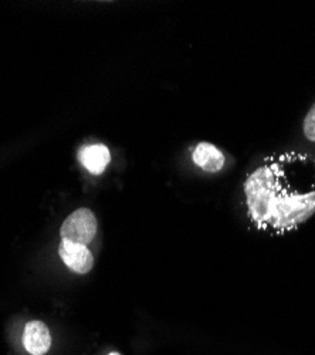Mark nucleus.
I'll list each match as a JSON object with an SVG mask.
<instances>
[{
  "instance_id": "7ed1b4c3",
  "label": "nucleus",
  "mask_w": 315,
  "mask_h": 355,
  "mask_svg": "<svg viewBox=\"0 0 315 355\" xmlns=\"http://www.w3.org/2000/svg\"><path fill=\"white\" fill-rule=\"evenodd\" d=\"M59 254L70 270L77 275H87L94 266V257L87 246L63 241L59 248Z\"/></svg>"
},
{
  "instance_id": "6e6552de",
  "label": "nucleus",
  "mask_w": 315,
  "mask_h": 355,
  "mask_svg": "<svg viewBox=\"0 0 315 355\" xmlns=\"http://www.w3.org/2000/svg\"><path fill=\"white\" fill-rule=\"evenodd\" d=\"M107 355H121V354H118V352H109V354H107Z\"/></svg>"
},
{
  "instance_id": "39448f33",
  "label": "nucleus",
  "mask_w": 315,
  "mask_h": 355,
  "mask_svg": "<svg viewBox=\"0 0 315 355\" xmlns=\"http://www.w3.org/2000/svg\"><path fill=\"white\" fill-rule=\"evenodd\" d=\"M78 158L85 169L94 175H100L109 164L111 154L105 145L96 144L82 146L78 153Z\"/></svg>"
},
{
  "instance_id": "20e7f679",
  "label": "nucleus",
  "mask_w": 315,
  "mask_h": 355,
  "mask_svg": "<svg viewBox=\"0 0 315 355\" xmlns=\"http://www.w3.org/2000/svg\"><path fill=\"white\" fill-rule=\"evenodd\" d=\"M23 345L32 355H44L51 347V334L43 321H28L23 331Z\"/></svg>"
},
{
  "instance_id": "f257e3e1",
  "label": "nucleus",
  "mask_w": 315,
  "mask_h": 355,
  "mask_svg": "<svg viewBox=\"0 0 315 355\" xmlns=\"http://www.w3.org/2000/svg\"><path fill=\"white\" fill-rule=\"evenodd\" d=\"M251 220L271 233L296 229L315 214V157L285 153L267 158L246 180Z\"/></svg>"
},
{
  "instance_id": "f03ea898",
  "label": "nucleus",
  "mask_w": 315,
  "mask_h": 355,
  "mask_svg": "<svg viewBox=\"0 0 315 355\" xmlns=\"http://www.w3.org/2000/svg\"><path fill=\"white\" fill-rule=\"evenodd\" d=\"M97 227L98 223L96 215L87 208H81L67 216L62 225L60 234L63 241L87 246L94 241Z\"/></svg>"
},
{
  "instance_id": "0eeeda50",
  "label": "nucleus",
  "mask_w": 315,
  "mask_h": 355,
  "mask_svg": "<svg viewBox=\"0 0 315 355\" xmlns=\"http://www.w3.org/2000/svg\"><path fill=\"white\" fill-rule=\"evenodd\" d=\"M304 134L305 137L315 142V104L311 107V110L308 111V114L305 115V120H304Z\"/></svg>"
},
{
  "instance_id": "423d86ee",
  "label": "nucleus",
  "mask_w": 315,
  "mask_h": 355,
  "mask_svg": "<svg viewBox=\"0 0 315 355\" xmlns=\"http://www.w3.org/2000/svg\"><path fill=\"white\" fill-rule=\"evenodd\" d=\"M193 162L206 172H217L224 166V155L215 145L200 142L193 151Z\"/></svg>"
}]
</instances>
